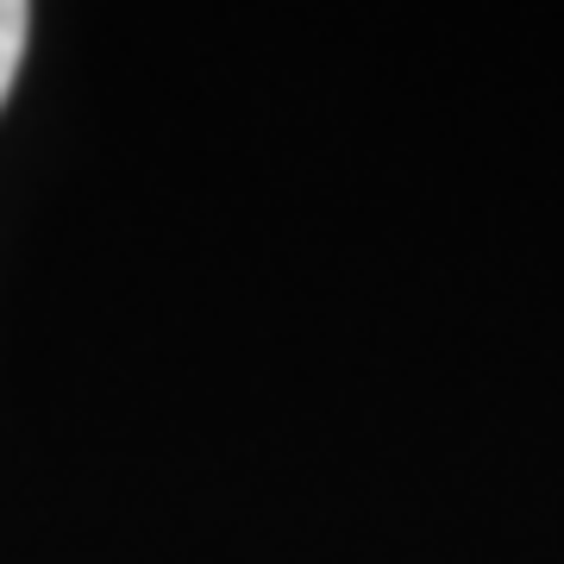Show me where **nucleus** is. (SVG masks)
<instances>
[{
	"mask_svg": "<svg viewBox=\"0 0 564 564\" xmlns=\"http://www.w3.org/2000/svg\"><path fill=\"white\" fill-rule=\"evenodd\" d=\"M25 39H32V7H20V0H0V107H7V95H13Z\"/></svg>",
	"mask_w": 564,
	"mask_h": 564,
	"instance_id": "nucleus-1",
	"label": "nucleus"
}]
</instances>
